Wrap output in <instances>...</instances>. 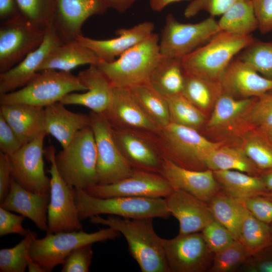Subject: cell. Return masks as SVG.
Returning a JSON list of instances; mask_svg holds the SVG:
<instances>
[{"instance_id": "6da1fadb", "label": "cell", "mask_w": 272, "mask_h": 272, "mask_svg": "<svg viewBox=\"0 0 272 272\" xmlns=\"http://www.w3.org/2000/svg\"><path fill=\"white\" fill-rule=\"evenodd\" d=\"M153 218L127 219L110 215L90 218L93 224L111 228L126 240L130 255L142 272H170L165 258L162 238L156 233Z\"/></svg>"}, {"instance_id": "7a4b0ae2", "label": "cell", "mask_w": 272, "mask_h": 272, "mask_svg": "<svg viewBox=\"0 0 272 272\" xmlns=\"http://www.w3.org/2000/svg\"><path fill=\"white\" fill-rule=\"evenodd\" d=\"M151 136L163 158L194 170L207 169L205 159L223 145L209 141L197 130L171 122Z\"/></svg>"}, {"instance_id": "3957f363", "label": "cell", "mask_w": 272, "mask_h": 272, "mask_svg": "<svg viewBox=\"0 0 272 272\" xmlns=\"http://www.w3.org/2000/svg\"><path fill=\"white\" fill-rule=\"evenodd\" d=\"M250 35L220 31L208 42L182 58L187 74L220 82L235 55L250 44Z\"/></svg>"}, {"instance_id": "277c9868", "label": "cell", "mask_w": 272, "mask_h": 272, "mask_svg": "<svg viewBox=\"0 0 272 272\" xmlns=\"http://www.w3.org/2000/svg\"><path fill=\"white\" fill-rule=\"evenodd\" d=\"M162 57L159 37L152 33L112 62L97 65L113 87L130 88L148 83Z\"/></svg>"}, {"instance_id": "5b68a950", "label": "cell", "mask_w": 272, "mask_h": 272, "mask_svg": "<svg viewBox=\"0 0 272 272\" xmlns=\"http://www.w3.org/2000/svg\"><path fill=\"white\" fill-rule=\"evenodd\" d=\"M75 199L82 221L101 214L127 219L168 218L170 216L165 198L93 196L83 189L75 188Z\"/></svg>"}, {"instance_id": "8992f818", "label": "cell", "mask_w": 272, "mask_h": 272, "mask_svg": "<svg viewBox=\"0 0 272 272\" xmlns=\"http://www.w3.org/2000/svg\"><path fill=\"white\" fill-rule=\"evenodd\" d=\"M55 161L60 175L71 187L85 189L98 184L97 149L91 127L80 130L55 154Z\"/></svg>"}, {"instance_id": "52a82bcc", "label": "cell", "mask_w": 272, "mask_h": 272, "mask_svg": "<svg viewBox=\"0 0 272 272\" xmlns=\"http://www.w3.org/2000/svg\"><path fill=\"white\" fill-rule=\"evenodd\" d=\"M87 90L71 72L43 70L38 72L23 87L0 95V104H26L45 107L59 102L70 93Z\"/></svg>"}, {"instance_id": "ba28073f", "label": "cell", "mask_w": 272, "mask_h": 272, "mask_svg": "<svg viewBox=\"0 0 272 272\" xmlns=\"http://www.w3.org/2000/svg\"><path fill=\"white\" fill-rule=\"evenodd\" d=\"M119 234L110 227L93 233H87L83 230L46 233L44 237L34 239L29 254L45 272H50L57 265H62L67 256L75 248L85 244L113 240Z\"/></svg>"}, {"instance_id": "9c48e42d", "label": "cell", "mask_w": 272, "mask_h": 272, "mask_svg": "<svg viewBox=\"0 0 272 272\" xmlns=\"http://www.w3.org/2000/svg\"><path fill=\"white\" fill-rule=\"evenodd\" d=\"M221 31L213 16L196 23H183L168 14L159 37L163 57L182 58L208 42Z\"/></svg>"}, {"instance_id": "30bf717a", "label": "cell", "mask_w": 272, "mask_h": 272, "mask_svg": "<svg viewBox=\"0 0 272 272\" xmlns=\"http://www.w3.org/2000/svg\"><path fill=\"white\" fill-rule=\"evenodd\" d=\"M55 149L50 146L44 154L50 163V198L48 206L46 233H55L83 230L75 199V188L68 185L60 175L55 161Z\"/></svg>"}, {"instance_id": "8fae6325", "label": "cell", "mask_w": 272, "mask_h": 272, "mask_svg": "<svg viewBox=\"0 0 272 272\" xmlns=\"http://www.w3.org/2000/svg\"><path fill=\"white\" fill-rule=\"evenodd\" d=\"M95 140L98 184H109L129 176L133 171L115 140L111 126L100 115L89 113Z\"/></svg>"}, {"instance_id": "7c38bea8", "label": "cell", "mask_w": 272, "mask_h": 272, "mask_svg": "<svg viewBox=\"0 0 272 272\" xmlns=\"http://www.w3.org/2000/svg\"><path fill=\"white\" fill-rule=\"evenodd\" d=\"M45 30L27 22L20 15L0 25V73L21 61L42 43Z\"/></svg>"}, {"instance_id": "4fadbf2b", "label": "cell", "mask_w": 272, "mask_h": 272, "mask_svg": "<svg viewBox=\"0 0 272 272\" xmlns=\"http://www.w3.org/2000/svg\"><path fill=\"white\" fill-rule=\"evenodd\" d=\"M164 254L170 272L209 271L214 254L201 233L179 234L162 238Z\"/></svg>"}, {"instance_id": "5bb4252c", "label": "cell", "mask_w": 272, "mask_h": 272, "mask_svg": "<svg viewBox=\"0 0 272 272\" xmlns=\"http://www.w3.org/2000/svg\"><path fill=\"white\" fill-rule=\"evenodd\" d=\"M46 134H40L9 156L12 178L33 192L50 193V178L45 174L43 160Z\"/></svg>"}, {"instance_id": "9a60e30c", "label": "cell", "mask_w": 272, "mask_h": 272, "mask_svg": "<svg viewBox=\"0 0 272 272\" xmlns=\"http://www.w3.org/2000/svg\"><path fill=\"white\" fill-rule=\"evenodd\" d=\"M95 197L114 196L166 198L174 190L162 175L142 170H133L131 174L115 183L96 184L84 189Z\"/></svg>"}, {"instance_id": "2e32d148", "label": "cell", "mask_w": 272, "mask_h": 272, "mask_svg": "<svg viewBox=\"0 0 272 272\" xmlns=\"http://www.w3.org/2000/svg\"><path fill=\"white\" fill-rule=\"evenodd\" d=\"M108 9L102 0H54L51 24L61 44L76 40L90 17L105 14Z\"/></svg>"}, {"instance_id": "e0dca14e", "label": "cell", "mask_w": 272, "mask_h": 272, "mask_svg": "<svg viewBox=\"0 0 272 272\" xmlns=\"http://www.w3.org/2000/svg\"><path fill=\"white\" fill-rule=\"evenodd\" d=\"M114 128L157 133L161 130L144 112L129 88L113 87L110 103L100 114Z\"/></svg>"}, {"instance_id": "ac0fdd59", "label": "cell", "mask_w": 272, "mask_h": 272, "mask_svg": "<svg viewBox=\"0 0 272 272\" xmlns=\"http://www.w3.org/2000/svg\"><path fill=\"white\" fill-rule=\"evenodd\" d=\"M112 128L119 148L133 170L160 174L164 158L155 145L151 133Z\"/></svg>"}, {"instance_id": "d6986e66", "label": "cell", "mask_w": 272, "mask_h": 272, "mask_svg": "<svg viewBox=\"0 0 272 272\" xmlns=\"http://www.w3.org/2000/svg\"><path fill=\"white\" fill-rule=\"evenodd\" d=\"M160 174L174 190L187 192L207 203L222 190L213 171L209 169H188L164 158Z\"/></svg>"}, {"instance_id": "ffe728a7", "label": "cell", "mask_w": 272, "mask_h": 272, "mask_svg": "<svg viewBox=\"0 0 272 272\" xmlns=\"http://www.w3.org/2000/svg\"><path fill=\"white\" fill-rule=\"evenodd\" d=\"M60 44V40L51 24L46 29L44 39L38 48L16 65L0 73V95L24 87L38 72L40 65L49 53Z\"/></svg>"}, {"instance_id": "44dd1931", "label": "cell", "mask_w": 272, "mask_h": 272, "mask_svg": "<svg viewBox=\"0 0 272 272\" xmlns=\"http://www.w3.org/2000/svg\"><path fill=\"white\" fill-rule=\"evenodd\" d=\"M165 198L170 215L179 222V234L201 232L215 220L208 204L187 192L174 189Z\"/></svg>"}, {"instance_id": "7402d4cb", "label": "cell", "mask_w": 272, "mask_h": 272, "mask_svg": "<svg viewBox=\"0 0 272 272\" xmlns=\"http://www.w3.org/2000/svg\"><path fill=\"white\" fill-rule=\"evenodd\" d=\"M77 76L87 90L82 93L67 94L59 102L65 105L83 106L98 114L103 113L109 106L112 96L113 87L108 79L96 65H90Z\"/></svg>"}, {"instance_id": "603a6c76", "label": "cell", "mask_w": 272, "mask_h": 272, "mask_svg": "<svg viewBox=\"0 0 272 272\" xmlns=\"http://www.w3.org/2000/svg\"><path fill=\"white\" fill-rule=\"evenodd\" d=\"M154 24L150 21L143 22L129 28L117 30L116 38L107 40H97L77 36L76 40L92 50L101 61L112 62L130 48L149 37L154 29Z\"/></svg>"}, {"instance_id": "cb8c5ba5", "label": "cell", "mask_w": 272, "mask_h": 272, "mask_svg": "<svg viewBox=\"0 0 272 272\" xmlns=\"http://www.w3.org/2000/svg\"><path fill=\"white\" fill-rule=\"evenodd\" d=\"M220 82L224 92L236 98L259 97L272 91V80L238 58L231 62Z\"/></svg>"}, {"instance_id": "d4e9b609", "label": "cell", "mask_w": 272, "mask_h": 272, "mask_svg": "<svg viewBox=\"0 0 272 272\" xmlns=\"http://www.w3.org/2000/svg\"><path fill=\"white\" fill-rule=\"evenodd\" d=\"M49 198L50 193L31 192L12 177L9 191L0 207L28 218L39 230L47 232Z\"/></svg>"}, {"instance_id": "484cf974", "label": "cell", "mask_w": 272, "mask_h": 272, "mask_svg": "<svg viewBox=\"0 0 272 272\" xmlns=\"http://www.w3.org/2000/svg\"><path fill=\"white\" fill-rule=\"evenodd\" d=\"M44 117L46 132L54 137L62 148L91 123L89 115L71 111L60 102L45 107Z\"/></svg>"}, {"instance_id": "4316f807", "label": "cell", "mask_w": 272, "mask_h": 272, "mask_svg": "<svg viewBox=\"0 0 272 272\" xmlns=\"http://www.w3.org/2000/svg\"><path fill=\"white\" fill-rule=\"evenodd\" d=\"M0 114L23 145L46 132L44 107L26 104L1 105Z\"/></svg>"}, {"instance_id": "83f0119b", "label": "cell", "mask_w": 272, "mask_h": 272, "mask_svg": "<svg viewBox=\"0 0 272 272\" xmlns=\"http://www.w3.org/2000/svg\"><path fill=\"white\" fill-rule=\"evenodd\" d=\"M100 61L92 50L75 40L53 48L40 65L38 72L47 69L71 72L82 65H97Z\"/></svg>"}, {"instance_id": "f1b7e54d", "label": "cell", "mask_w": 272, "mask_h": 272, "mask_svg": "<svg viewBox=\"0 0 272 272\" xmlns=\"http://www.w3.org/2000/svg\"><path fill=\"white\" fill-rule=\"evenodd\" d=\"M256 98H237L223 92L214 105L207 123L208 127L214 130H225L235 126L241 120H247Z\"/></svg>"}, {"instance_id": "f546056e", "label": "cell", "mask_w": 272, "mask_h": 272, "mask_svg": "<svg viewBox=\"0 0 272 272\" xmlns=\"http://www.w3.org/2000/svg\"><path fill=\"white\" fill-rule=\"evenodd\" d=\"M221 189L228 195L239 201L268 191L259 176L236 170L213 171Z\"/></svg>"}, {"instance_id": "4dcf8cb0", "label": "cell", "mask_w": 272, "mask_h": 272, "mask_svg": "<svg viewBox=\"0 0 272 272\" xmlns=\"http://www.w3.org/2000/svg\"><path fill=\"white\" fill-rule=\"evenodd\" d=\"M186 75L182 58L162 56L148 83L167 98L181 94Z\"/></svg>"}, {"instance_id": "1f68e13d", "label": "cell", "mask_w": 272, "mask_h": 272, "mask_svg": "<svg viewBox=\"0 0 272 272\" xmlns=\"http://www.w3.org/2000/svg\"><path fill=\"white\" fill-rule=\"evenodd\" d=\"M204 164L207 169L212 171L236 170L254 176H259L261 172L249 159L242 148L223 145L208 155Z\"/></svg>"}, {"instance_id": "d6a6232c", "label": "cell", "mask_w": 272, "mask_h": 272, "mask_svg": "<svg viewBox=\"0 0 272 272\" xmlns=\"http://www.w3.org/2000/svg\"><path fill=\"white\" fill-rule=\"evenodd\" d=\"M218 24L221 31L239 36L250 35L258 29L252 0L240 1L225 12Z\"/></svg>"}, {"instance_id": "836d02e7", "label": "cell", "mask_w": 272, "mask_h": 272, "mask_svg": "<svg viewBox=\"0 0 272 272\" xmlns=\"http://www.w3.org/2000/svg\"><path fill=\"white\" fill-rule=\"evenodd\" d=\"M208 204L214 219L228 229L235 240L239 241L240 227L246 209L244 205L222 190Z\"/></svg>"}, {"instance_id": "e575fe53", "label": "cell", "mask_w": 272, "mask_h": 272, "mask_svg": "<svg viewBox=\"0 0 272 272\" xmlns=\"http://www.w3.org/2000/svg\"><path fill=\"white\" fill-rule=\"evenodd\" d=\"M223 93L220 82L207 80L186 74L181 94L205 113L214 107Z\"/></svg>"}, {"instance_id": "d590c367", "label": "cell", "mask_w": 272, "mask_h": 272, "mask_svg": "<svg viewBox=\"0 0 272 272\" xmlns=\"http://www.w3.org/2000/svg\"><path fill=\"white\" fill-rule=\"evenodd\" d=\"M137 101L149 117L161 128L171 122L166 98L148 83L129 88Z\"/></svg>"}, {"instance_id": "8d00e7d4", "label": "cell", "mask_w": 272, "mask_h": 272, "mask_svg": "<svg viewBox=\"0 0 272 272\" xmlns=\"http://www.w3.org/2000/svg\"><path fill=\"white\" fill-rule=\"evenodd\" d=\"M239 241L251 255L272 245L269 225L254 217L245 209L239 234Z\"/></svg>"}, {"instance_id": "74e56055", "label": "cell", "mask_w": 272, "mask_h": 272, "mask_svg": "<svg viewBox=\"0 0 272 272\" xmlns=\"http://www.w3.org/2000/svg\"><path fill=\"white\" fill-rule=\"evenodd\" d=\"M171 122L198 131L204 125V113L193 105L181 94L166 98Z\"/></svg>"}, {"instance_id": "f35d334b", "label": "cell", "mask_w": 272, "mask_h": 272, "mask_svg": "<svg viewBox=\"0 0 272 272\" xmlns=\"http://www.w3.org/2000/svg\"><path fill=\"white\" fill-rule=\"evenodd\" d=\"M240 53L239 59L262 76L272 80V41L254 39Z\"/></svg>"}, {"instance_id": "ab89813d", "label": "cell", "mask_w": 272, "mask_h": 272, "mask_svg": "<svg viewBox=\"0 0 272 272\" xmlns=\"http://www.w3.org/2000/svg\"><path fill=\"white\" fill-rule=\"evenodd\" d=\"M36 237V233L29 230L24 238L14 247L1 249L0 271H25L27 267V257L31 244Z\"/></svg>"}, {"instance_id": "60d3db41", "label": "cell", "mask_w": 272, "mask_h": 272, "mask_svg": "<svg viewBox=\"0 0 272 272\" xmlns=\"http://www.w3.org/2000/svg\"><path fill=\"white\" fill-rule=\"evenodd\" d=\"M21 16L27 22L43 30L52 23L54 0H16Z\"/></svg>"}, {"instance_id": "b9f144b4", "label": "cell", "mask_w": 272, "mask_h": 272, "mask_svg": "<svg viewBox=\"0 0 272 272\" xmlns=\"http://www.w3.org/2000/svg\"><path fill=\"white\" fill-rule=\"evenodd\" d=\"M241 148L259 169H272V144L259 132L256 130L245 135Z\"/></svg>"}, {"instance_id": "7bdbcfd3", "label": "cell", "mask_w": 272, "mask_h": 272, "mask_svg": "<svg viewBox=\"0 0 272 272\" xmlns=\"http://www.w3.org/2000/svg\"><path fill=\"white\" fill-rule=\"evenodd\" d=\"M251 256L243 244L234 240L229 246L214 255L209 272L238 271Z\"/></svg>"}, {"instance_id": "ee69618b", "label": "cell", "mask_w": 272, "mask_h": 272, "mask_svg": "<svg viewBox=\"0 0 272 272\" xmlns=\"http://www.w3.org/2000/svg\"><path fill=\"white\" fill-rule=\"evenodd\" d=\"M247 120L257 131L272 125V91L256 98Z\"/></svg>"}, {"instance_id": "f6af8a7d", "label": "cell", "mask_w": 272, "mask_h": 272, "mask_svg": "<svg viewBox=\"0 0 272 272\" xmlns=\"http://www.w3.org/2000/svg\"><path fill=\"white\" fill-rule=\"evenodd\" d=\"M201 232L209 249L214 254L235 240L228 229L215 219Z\"/></svg>"}, {"instance_id": "bcb514c9", "label": "cell", "mask_w": 272, "mask_h": 272, "mask_svg": "<svg viewBox=\"0 0 272 272\" xmlns=\"http://www.w3.org/2000/svg\"><path fill=\"white\" fill-rule=\"evenodd\" d=\"M240 1L241 0H193L185 9L184 16L190 18L202 11L208 12L213 17L222 15Z\"/></svg>"}, {"instance_id": "7dc6e473", "label": "cell", "mask_w": 272, "mask_h": 272, "mask_svg": "<svg viewBox=\"0 0 272 272\" xmlns=\"http://www.w3.org/2000/svg\"><path fill=\"white\" fill-rule=\"evenodd\" d=\"M92 244H85L74 249L67 256L61 272H88L93 255Z\"/></svg>"}, {"instance_id": "c3c4849f", "label": "cell", "mask_w": 272, "mask_h": 272, "mask_svg": "<svg viewBox=\"0 0 272 272\" xmlns=\"http://www.w3.org/2000/svg\"><path fill=\"white\" fill-rule=\"evenodd\" d=\"M256 219L267 224L272 223V201L263 196H256L240 201Z\"/></svg>"}, {"instance_id": "681fc988", "label": "cell", "mask_w": 272, "mask_h": 272, "mask_svg": "<svg viewBox=\"0 0 272 272\" xmlns=\"http://www.w3.org/2000/svg\"><path fill=\"white\" fill-rule=\"evenodd\" d=\"M238 271L272 272V245L251 255Z\"/></svg>"}, {"instance_id": "f907efd6", "label": "cell", "mask_w": 272, "mask_h": 272, "mask_svg": "<svg viewBox=\"0 0 272 272\" xmlns=\"http://www.w3.org/2000/svg\"><path fill=\"white\" fill-rule=\"evenodd\" d=\"M25 217L21 215L13 214L11 211L0 207V236L17 234L25 237L29 232L23 227Z\"/></svg>"}, {"instance_id": "816d5d0a", "label": "cell", "mask_w": 272, "mask_h": 272, "mask_svg": "<svg viewBox=\"0 0 272 272\" xmlns=\"http://www.w3.org/2000/svg\"><path fill=\"white\" fill-rule=\"evenodd\" d=\"M23 144L12 128L0 114V150L10 156L17 152Z\"/></svg>"}, {"instance_id": "f5cc1de1", "label": "cell", "mask_w": 272, "mask_h": 272, "mask_svg": "<svg viewBox=\"0 0 272 272\" xmlns=\"http://www.w3.org/2000/svg\"><path fill=\"white\" fill-rule=\"evenodd\" d=\"M258 22V29L262 34L272 32V0H252Z\"/></svg>"}, {"instance_id": "db71d44e", "label": "cell", "mask_w": 272, "mask_h": 272, "mask_svg": "<svg viewBox=\"0 0 272 272\" xmlns=\"http://www.w3.org/2000/svg\"><path fill=\"white\" fill-rule=\"evenodd\" d=\"M12 177L9 157L0 152V202L9 191Z\"/></svg>"}, {"instance_id": "11a10c76", "label": "cell", "mask_w": 272, "mask_h": 272, "mask_svg": "<svg viewBox=\"0 0 272 272\" xmlns=\"http://www.w3.org/2000/svg\"><path fill=\"white\" fill-rule=\"evenodd\" d=\"M20 15L16 0H0L1 22L14 19Z\"/></svg>"}, {"instance_id": "9f6ffc18", "label": "cell", "mask_w": 272, "mask_h": 272, "mask_svg": "<svg viewBox=\"0 0 272 272\" xmlns=\"http://www.w3.org/2000/svg\"><path fill=\"white\" fill-rule=\"evenodd\" d=\"M108 9L123 13L128 10L139 0H102Z\"/></svg>"}, {"instance_id": "6f0895ef", "label": "cell", "mask_w": 272, "mask_h": 272, "mask_svg": "<svg viewBox=\"0 0 272 272\" xmlns=\"http://www.w3.org/2000/svg\"><path fill=\"white\" fill-rule=\"evenodd\" d=\"M181 1L183 0H150L149 5L152 11L160 12L170 4Z\"/></svg>"}, {"instance_id": "680465c9", "label": "cell", "mask_w": 272, "mask_h": 272, "mask_svg": "<svg viewBox=\"0 0 272 272\" xmlns=\"http://www.w3.org/2000/svg\"><path fill=\"white\" fill-rule=\"evenodd\" d=\"M259 176L268 191H272V169L262 170Z\"/></svg>"}, {"instance_id": "91938a15", "label": "cell", "mask_w": 272, "mask_h": 272, "mask_svg": "<svg viewBox=\"0 0 272 272\" xmlns=\"http://www.w3.org/2000/svg\"><path fill=\"white\" fill-rule=\"evenodd\" d=\"M27 264L29 272H45L40 265L30 257L29 254L27 257Z\"/></svg>"}, {"instance_id": "94428289", "label": "cell", "mask_w": 272, "mask_h": 272, "mask_svg": "<svg viewBox=\"0 0 272 272\" xmlns=\"http://www.w3.org/2000/svg\"><path fill=\"white\" fill-rule=\"evenodd\" d=\"M258 131L272 144V125L264 130Z\"/></svg>"}, {"instance_id": "6125c7cd", "label": "cell", "mask_w": 272, "mask_h": 272, "mask_svg": "<svg viewBox=\"0 0 272 272\" xmlns=\"http://www.w3.org/2000/svg\"><path fill=\"white\" fill-rule=\"evenodd\" d=\"M262 196L272 201V191H268Z\"/></svg>"}, {"instance_id": "be15d7a7", "label": "cell", "mask_w": 272, "mask_h": 272, "mask_svg": "<svg viewBox=\"0 0 272 272\" xmlns=\"http://www.w3.org/2000/svg\"><path fill=\"white\" fill-rule=\"evenodd\" d=\"M269 226H270V230L272 234V223L270 224H269Z\"/></svg>"}]
</instances>
